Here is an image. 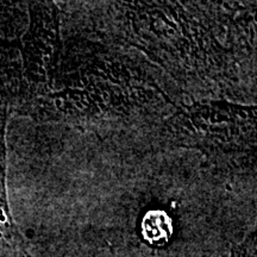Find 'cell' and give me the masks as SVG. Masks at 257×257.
I'll use <instances>...</instances> for the list:
<instances>
[{
	"label": "cell",
	"mask_w": 257,
	"mask_h": 257,
	"mask_svg": "<svg viewBox=\"0 0 257 257\" xmlns=\"http://www.w3.org/2000/svg\"><path fill=\"white\" fill-rule=\"evenodd\" d=\"M30 27L23 38L22 79L15 111L30 117L53 88L59 56V21L51 3H32Z\"/></svg>",
	"instance_id": "6da1fadb"
},
{
	"label": "cell",
	"mask_w": 257,
	"mask_h": 257,
	"mask_svg": "<svg viewBox=\"0 0 257 257\" xmlns=\"http://www.w3.org/2000/svg\"><path fill=\"white\" fill-rule=\"evenodd\" d=\"M19 53L17 44L0 37V253L14 252L24 242L10 210L6 188V127L10 114L15 111L21 86L22 59Z\"/></svg>",
	"instance_id": "7a4b0ae2"
}]
</instances>
